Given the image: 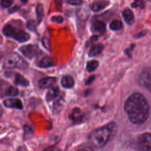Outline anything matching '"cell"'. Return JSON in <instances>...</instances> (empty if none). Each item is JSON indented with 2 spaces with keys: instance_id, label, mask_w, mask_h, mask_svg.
<instances>
[{
  "instance_id": "obj_29",
  "label": "cell",
  "mask_w": 151,
  "mask_h": 151,
  "mask_svg": "<svg viewBox=\"0 0 151 151\" xmlns=\"http://www.w3.org/2000/svg\"><path fill=\"white\" fill-rule=\"evenodd\" d=\"M51 21L57 23H61L63 21V18L61 16H54L51 19Z\"/></svg>"
},
{
  "instance_id": "obj_9",
  "label": "cell",
  "mask_w": 151,
  "mask_h": 151,
  "mask_svg": "<svg viewBox=\"0 0 151 151\" xmlns=\"http://www.w3.org/2000/svg\"><path fill=\"white\" fill-rule=\"evenodd\" d=\"M109 4V1L106 0H97L91 4V9L94 12H99L106 8Z\"/></svg>"
},
{
  "instance_id": "obj_3",
  "label": "cell",
  "mask_w": 151,
  "mask_h": 151,
  "mask_svg": "<svg viewBox=\"0 0 151 151\" xmlns=\"http://www.w3.org/2000/svg\"><path fill=\"white\" fill-rule=\"evenodd\" d=\"M133 146L138 151H151V133H144L138 136L133 142Z\"/></svg>"
},
{
  "instance_id": "obj_19",
  "label": "cell",
  "mask_w": 151,
  "mask_h": 151,
  "mask_svg": "<svg viewBox=\"0 0 151 151\" xmlns=\"http://www.w3.org/2000/svg\"><path fill=\"white\" fill-rule=\"evenodd\" d=\"M83 114L79 109H74L70 114V118L73 121H78L83 118Z\"/></svg>"
},
{
  "instance_id": "obj_33",
  "label": "cell",
  "mask_w": 151,
  "mask_h": 151,
  "mask_svg": "<svg viewBox=\"0 0 151 151\" xmlns=\"http://www.w3.org/2000/svg\"><path fill=\"white\" fill-rule=\"evenodd\" d=\"M94 79V76H91V77H90L88 78V79L87 80V81H86V84H88L92 83V81H93Z\"/></svg>"
},
{
  "instance_id": "obj_22",
  "label": "cell",
  "mask_w": 151,
  "mask_h": 151,
  "mask_svg": "<svg viewBox=\"0 0 151 151\" xmlns=\"http://www.w3.org/2000/svg\"><path fill=\"white\" fill-rule=\"evenodd\" d=\"M99 66V63L96 60H91L87 63V70L88 72H92L94 71Z\"/></svg>"
},
{
  "instance_id": "obj_27",
  "label": "cell",
  "mask_w": 151,
  "mask_h": 151,
  "mask_svg": "<svg viewBox=\"0 0 151 151\" xmlns=\"http://www.w3.org/2000/svg\"><path fill=\"white\" fill-rule=\"evenodd\" d=\"M41 42H42L43 46L47 50H50V41L48 38L43 37L41 40Z\"/></svg>"
},
{
  "instance_id": "obj_28",
  "label": "cell",
  "mask_w": 151,
  "mask_h": 151,
  "mask_svg": "<svg viewBox=\"0 0 151 151\" xmlns=\"http://www.w3.org/2000/svg\"><path fill=\"white\" fill-rule=\"evenodd\" d=\"M14 0H1V5L3 8L9 7L14 2Z\"/></svg>"
},
{
  "instance_id": "obj_15",
  "label": "cell",
  "mask_w": 151,
  "mask_h": 151,
  "mask_svg": "<svg viewBox=\"0 0 151 151\" xmlns=\"http://www.w3.org/2000/svg\"><path fill=\"white\" fill-rule=\"evenodd\" d=\"M53 64V61L51 57L50 56H45L44 57L38 64V66L40 68H48L49 67L52 66Z\"/></svg>"
},
{
  "instance_id": "obj_30",
  "label": "cell",
  "mask_w": 151,
  "mask_h": 151,
  "mask_svg": "<svg viewBox=\"0 0 151 151\" xmlns=\"http://www.w3.org/2000/svg\"><path fill=\"white\" fill-rule=\"evenodd\" d=\"M68 3L71 5H79L82 3V0H68Z\"/></svg>"
},
{
  "instance_id": "obj_1",
  "label": "cell",
  "mask_w": 151,
  "mask_h": 151,
  "mask_svg": "<svg viewBox=\"0 0 151 151\" xmlns=\"http://www.w3.org/2000/svg\"><path fill=\"white\" fill-rule=\"evenodd\" d=\"M124 110L130 121L136 124L144 123L149 116V108L145 97L135 93L129 97L124 103Z\"/></svg>"
},
{
  "instance_id": "obj_12",
  "label": "cell",
  "mask_w": 151,
  "mask_h": 151,
  "mask_svg": "<svg viewBox=\"0 0 151 151\" xmlns=\"http://www.w3.org/2000/svg\"><path fill=\"white\" fill-rule=\"evenodd\" d=\"M61 84L62 86L64 88H71L74 84V81L73 78L68 75L64 76L61 81Z\"/></svg>"
},
{
  "instance_id": "obj_13",
  "label": "cell",
  "mask_w": 151,
  "mask_h": 151,
  "mask_svg": "<svg viewBox=\"0 0 151 151\" xmlns=\"http://www.w3.org/2000/svg\"><path fill=\"white\" fill-rule=\"evenodd\" d=\"M92 28H93V30L94 32L102 34L106 31V25L104 22L102 21H97L93 23Z\"/></svg>"
},
{
  "instance_id": "obj_20",
  "label": "cell",
  "mask_w": 151,
  "mask_h": 151,
  "mask_svg": "<svg viewBox=\"0 0 151 151\" xmlns=\"http://www.w3.org/2000/svg\"><path fill=\"white\" fill-rule=\"evenodd\" d=\"M2 32L4 35H5L6 37H13V35L15 32V28L12 25H8L4 28L2 30Z\"/></svg>"
},
{
  "instance_id": "obj_21",
  "label": "cell",
  "mask_w": 151,
  "mask_h": 151,
  "mask_svg": "<svg viewBox=\"0 0 151 151\" xmlns=\"http://www.w3.org/2000/svg\"><path fill=\"white\" fill-rule=\"evenodd\" d=\"M123 24L121 21L119 19H114L110 24V28L113 31H117L122 28Z\"/></svg>"
},
{
  "instance_id": "obj_18",
  "label": "cell",
  "mask_w": 151,
  "mask_h": 151,
  "mask_svg": "<svg viewBox=\"0 0 151 151\" xmlns=\"http://www.w3.org/2000/svg\"><path fill=\"white\" fill-rule=\"evenodd\" d=\"M36 15H37V23L39 24L41 22L44 16V8L41 4H38L37 5Z\"/></svg>"
},
{
  "instance_id": "obj_11",
  "label": "cell",
  "mask_w": 151,
  "mask_h": 151,
  "mask_svg": "<svg viewBox=\"0 0 151 151\" xmlns=\"http://www.w3.org/2000/svg\"><path fill=\"white\" fill-rule=\"evenodd\" d=\"M60 93V90L58 87H51L45 96V99L47 101H50L54 100L55 97L58 96Z\"/></svg>"
},
{
  "instance_id": "obj_17",
  "label": "cell",
  "mask_w": 151,
  "mask_h": 151,
  "mask_svg": "<svg viewBox=\"0 0 151 151\" xmlns=\"http://www.w3.org/2000/svg\"><path fill=\"white\" fill-rule=\"evenodd\" d=\"M15 84L23 87H27L29 85V81L22 75L16 74L15 77Z\"/></svg>"
},
{
  "instance_id": "obj_2",
  "label": "cell",
  "mask_w": 151,
  "mask_h": 151,
  "mask_svg": "<svg viewBox=\"0 0 151 151\" xmlns=\"http://www.w3.org/2000/svg\"><path fill=\"white\" fill-rule=\"evenodd\" d=\"M114 127V123H110L105 126L93 130L88 136L89 143L97 148L103 147L109 141Z\"/></svg>"
},
{
  "instance_id": "obj_32",
  "label": "cell",
  "mask_w": 151,
  "mask_h": 151,
  "mask_svg": "<svg viewBox=\"0 0 151 151\" xmlns=\"http://www.w3.org/2000/svg\"><path fill=\"white\" fill-rule=\"evenodd\" d=\"M145 34H146V31H142V32H140V33H139L138 34L136 35L135 37H137V38H140L143 36H145Z\"/></svg>"
},
{
  "instance_id": "obj_38",
  "label": "cell",
  "mask_w": 151,
  "mask_h": 151,
  "mask_svg": "<svg viewBox=\"0 0 151 151\" xmlns=\"http://www.w3.org/2000/svg\"><path fill=\"white\" fill-rule=\"evenodd\" d=\"M27 1H28V0H21V2H24V3L27 2Z\"/></svg>"
},
{
  "instance_id": "obj_26",
  "label": "cell",
  "mask_w": 151,
  "mask_h": 151,
  "mask_svg": "<svg viewBox=\"0 0 151 151\" xmlns=\"http://www.w3.org/2000/svg\"><path fill=\"white\" fill-rule=\"evenodd\" d=\"M134 2L132 4V6L133 8L139 7L140 8H145V3L143 0H134Z\"/></svg>"
},
{
  "instance_id": "obj_16",
  "label": "cell",
  "mask_w": 151,
  "mask_h": 151,
  "mask_svg": "<svg viewBox=\"0 0 151 151\" xmlns=\"http://www.w3.org/2000/svg\"><path fill=\"white\" fill-rule=\"evenodd\" d=\"M103 48L104 47L103 44H98L97 45H93L91 48L88 52V55L90 57H95L99 55L102 51V50H103Z\"/></svg>"
},
{
  "instance_id": "obj_10",
  "label": "cell",
  "mask_w": 151,
  "mask_h": 151,
  "mask_svg": "<svg viewBox=\"0 0 151 151\" xmlns=\"http://www.w3.org/2000/svg\"><path fill=\"white\" fill-rule=\"evenodd\" d=\"M12 37L19 42H26L30 38L29 35L26 32L22 31H19L18 32H15Z\"/></svg>"
},
{
  "instance_id": "obj_24",
  "label": "cell",
  "mask_w": 151,
  "mask_h": 151,
  "mask_svg": "<svg viewBox=\"0 0 151 151\" xmlns=\"http://www.w3.org/2000/svg\"><path fill=\"white\" fill-rule=\"evenodd\" d=\"M24 138L25 139H28L31 137L33 134L32 130L31 127L27 125H25L24 126Z\"/></svg>"
},
{
  "instance_id": "obj_36",
  "label": "cell",
  "mask_w": 151,
  "mask_h": 151,
  "mask_svg": "<svg viewBox=\"0 0 151 151\" xmlns=\"http://www.w3.org/2000/svg\"><path fill=\"white\" fill-rule=\"evenodd\" d=\"M3 112H4V111H3V108H2V106L0 104V118H1V116H2Z\"/></svg>"
},
{
  "instance_id": "obj_25",
  "label": "cell",
  "mask_w": 151,
  "mask_h": 151,
  "mask_svg": "<svg viewBox=\"0 0 151 151\" xmlns=\"http://www.w3.org/2000/svg\"><path fill=\"white\" fill-rule=\"evenodd\" d=\"M37 22L32 20L30 19L27 21V27L29 30L31 31H35L36 29V27H37Z\"/></svg>"
},
{
  "instance_id": "obj_6",
  "label": "cell",
  "mask_w": 151,
  "mask_h": 151,
  "mask_svg": "<svg viewBox=\"0 0 151 151\" xmlns=\"http://www.w3.org/2000/svg\"><path fill=\"white\" fill-rule=\"evenodd\" d=\"M19 50L24 56L30 60L35 57L37 52V47L32 44L23 45L19 48Z\"/></svg>"
},
{
  "instance_id": "obj_14",
  "label": "cell",
  "mask_w": 151,
  "mask_h": 151,
  "mask_svg": "<svg viewBox=\"0 0 151 151\" xmlns=\"http://www.w3.org/2000/svg\"><path fill=\"white\" fill-rule=\"evenodd\" d=\"M123 17L124 21L129 24H132L134 21V15L133 12L129 8L124 9L123 12Z\"/></svg>"
},
{
  "instance_id": "obj_31",
  "label": "cell",
  "mask_w": 151,
  "mask_h": 151,
  "mask_svg": "<svg viewBox=\"0 0 151 151\" xmlns=\"http://www.w3.org/2000/svg\"><path fill=\"white\" fill-rule=\"evenodd\" d=\"M78 151H94V150L90 147H87L78 150Z\"/></svg>"
},
{
  "instance_id": "obj_8",
  "label": "cell",
  "mask_w": 151,
  "mask_h": 151,
  "mask_svg": "<svg viewBox=\"0 0 151 151\" xmlns=\"http://www.w3.org/2000/svg\"><path fill=\"white\" fill-rule=\"evenodd\" d=\"M56 78L52 77H45L41 79L38 83V87L41 88H47L52 86L56 82Z\"/></svg>"
},
{
  "instance_id": "obj_7",
  "label": "cell",
  "mask_w": 151,
  "mask_h": 151,
  "mask_svg": "<svg viewBox=\"0 0 151 151\" xmlns=\"http://www.w3.org/2000/svg\"><path fill=\"white\" fill-rule=\"evenodd\" d=\"M5 106L9 108H16L22 109L23 107L22 101L18 99H8L3 101Z\"/></svg>"
},
{
  "instance_id": "obj_37",
  "label": "cell",
  "mask_w": 151,
  "mask_h": 151,
  "mask_svg": "<svg viewBox=\"0 0 151 151\" xmlns=\"http://www.w3.org/2000/svg\"><path fill=\"white\" fill-rule=\"evenodd\" d=\"M55 3L58 5H61L62 4V0H54Z\"/></svg>"
},
{
  "instance_id": "obj_35",
  "label": "cell",
  "mask_w": 151,
  "mask_h": 151,
  "mask_svg": "<svg viewBox=\"0 0 151 151\" xmlns=\"http://www.w3.org/2000/svg\"><path fill=\"white\" fill-rule=\"evenodd\" d=\"M18 8H19V6H14V8H11V9L9 10V11H10L11 12H14V11H17Z\"/></svg>"
},
{
  "instance_id": "obj_34",
  "label": "cell",
  "mask_w": 151,
  "mask_h": 151,
  "mask_svg": "<svg viewBox=\"0 0 151 151\" xmlns=\"http://www.w3.org/2000/svg\"><path fill=\"white\" fill-rule=\"evenodd\" d=\"M17 151H27V149L25 146H19Z\"/></svg>"
},
{
  "instance_id": "obj_23",
  "label": "cell",
  "mask_w": 151,
  "mask_h": 151,
  "mask_svg": "<svg viewBox=\"0 0 151 151\" xmlns=\"http://www.w3.org/2000/svg\"><path fill=\"white\" fill-rule=\"evenodd\" d=\"M18 93H19V91L18 88L12 86L9 87L5 92L6 95L8 96H17Z\"/></svg>"
},
{
  "instance_id": "obj_4",
  "label": "cell",
  "mask_w": 151,
  "mask_h": 151,
  "mask_svg": "<svg viewBox=\"0 0 151 151\" xmlns=\"http://www.w3.org/2000/svg\"><path fill=\"white\" fill-rule=\"evenodd\" d=\"M22 61V58L17 53H12L7 55L4 61V67L7 69L18 67Z\"/></svg>"
},
{
  "instance_id": "obj_5",
  "label": "cell",
  "mask_w": 151,
  "mask_h": 151,
  "mask_svg": "<svg viewBox=\"0 0 151 151\" xmlns=\"http://www.w3.org/2000/svg\"><path fill=\"white\" fill-rule=\"evenodd\" d=\"M139 84L151 92V68H145L139 76Z\"/></svg>"
}]
</instances>
